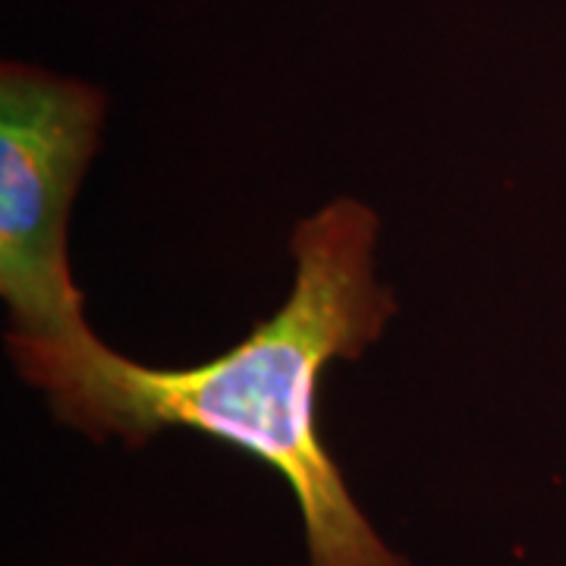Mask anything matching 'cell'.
<instances>
[{"label": "cell", "instance_id": "obj_1", "mask_svg": "<svg viewBox=\"0 0 566 566\" xmlns=\"http://www.w3.org/2000/svg\"><path fill=\"white\" fill-rule=\"evenodd\" d=\"M375 243L378 214L356 199L300 221L286 303L211 363H133L92 327L63 340L10 334L7 346L54 416L95 441L142 447L164 428H189L274 469L300 506L308 566H412L356 504L318 431L327 365L359 359L397 312L375 281Z\"/></svg>", "mask_w": 566, "mask_h": 566}, {"label": "cell", "instance_id": "obj_2", "mask_svg": "<svg viewBox=\"0 0 566 566\" xmlns=\"http://www.w3.org/2000/svg\"><path fill=\"white\" fill-rule=\"evenodd\" d=\"M102 88L41 66H0V293L13 331L63 340L88 327L70 274L66 221L98 151Z\"/></svg>", "mask_w": 566, "mask_h": 566}]
</instances>
